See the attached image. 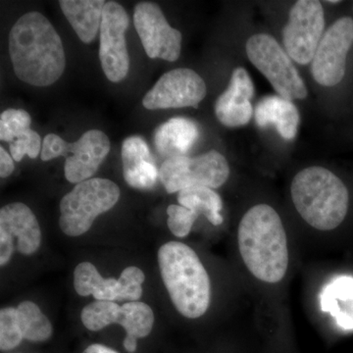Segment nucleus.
<instances>
[{
	"instance_id": "f257e3e1",
	"label": "nucleus",
	"mask_w": 353,
	"mask_h": 353,
	"mask_svg": "<svg viewBox=\"0 0 353 353\" xmlns=\"http://www.w3.org/2000/svg\"><path fill=\"white\" fill-rule=\"evenodd\" d=\"M9 54L16 76L34 87H48L66 67L63 43L50 20L32 11L11 28Z\"/></svg>"
},
{
	"instance_id": "f03ea898",
	"label": "nucleus",
	"mask_w": 353,
	"mask_h": 353,
	"mask_svg": "<svg viewBox=\"0 0 353 353\" xmlns=\"http://www.w3.org/2000/svg\"><path fill=\"white\" fill-rule=\"evenodd\" d=\"M241 259L253 277L277 284L289 267V248L284 224L268 204H257L246 211L238 229Z\"/></svg>"
},
{
	"instance_id": "7ed1b4c3",
	"label": "nucleus",
	"mask_w": 353,
	"mask_h": 353,
	"mask_svg": "<svg viewBox=\"0 0 353 353\" xmlns=\"http://www.w3.org/2000/svg\"><path fill=\"white\" fill-rule=\"evenodd\" d=\"M158 263L179 313L189 319L205 314L210 305V279L196 252L181 241H169L158 250Z\"/></svg>"
},
{
	"instance_id": "20e7f679",
	"label": "nucleus",
	"mask_w": 353,
	"mask_h": 353,
	"mask_svg": "<svg viewBox=\"0 0 353 353\" xmlns=\"http://www.w3.org/2000/svg\"><path fill=\"white\" fill-rule=\"evenodd\" d=\"M292 203L299 214L319 231H332L345 221L350 192L345 183L324 167L299 171L290 185Z\"/></svg>"
},
{
	"instance_id": "39448f33",
	"label": "nucleus",
	"mask_w": 353,
	"mask_h": 353,
	"mask_svg": "<svg viewBox=\"0 0 353 353\" xmlns=\"http://www.w3.org/2000/svg\"><path fill=\"white\" fill-rule=\"evenodd\" d=\"M120 189L108 179L92 178L77 183L60 201V229L69 236L87 233L95 218L119 201Z\"/></svg>"
},
{
	"instance_id": "423d86ee",
	"label": "nucleus",
	"mask_w": 353,
	"mask_h": 353,
	"mask_svg": "<svg viewBox=\"0 0 353 353\" xmlns=\"http://www.w3.org/2000/svg\"><path fill=\"white\" fill-rule=\"evenodd\" d=\"M110 146L108 137L99 130L85 132L75 143L50 134L44 137L41 158L43 161H50L57 157H66L65 178L70 183H80L97 173L108 157Z\"/></svg>"
},
{
	"instance_id": "0eeeda50",
	"label": "nucleus",
	"mask_w": 353,
	"mask_h": 353,
	"mask_svg": "<svg viewBox=\"0 0 353 353\" xmlns=\"http://www.w3.org/2000/svg\"><path fill=\"white\" fill-rule=\"evenodd\" d=\"M245 50L250 61L266 77L279 97L290 101L307 97V88L292 58L273 37L254 34L246 43Z\"/></svg>"
},
{
	"instance_id": "6e6552de",
	"label": "nucleus",
	"mask_w": 353,
	"mask_h": 353,
	"mask_svg": "<svg viewBox=\"0 0 353 353\" xmlns=\"http://www.w3.org/2000/svg\"><path fill=\"white\" fill-rule=\"evenodd\" d=\"M229 176L226 158L216 150L196 157L167 159L159 170L160 180L169 194L199 185L218 189L227 182Z\"/></svg>"
},
{
	"instance_id": "1a4fd4ad",
	"label": "nucleus",
	"mask_w": 353,
	"mask_h": 353,
	"mask_svg": "<svg viewBox=\"0 0 353 353\" xmlns=\"http://www.w3.org/2000/svg\"><path fill=\"white\" fill-rule=\"evenodd\" d=\"M325 28V13L321 2L299 0L290 11L283 31L285 51L301 65L312 62Z\"/></svg>"
},
{
	"instance_id": "9d476101",
	"label": "nucleus",
	"mask_w": 353,
	"mask_h": 353,
	"mask_svg": "<svg viewBox=\"0 0 353 353\" xmlns=\"http://www.w3.org/2000/svg\"><path fill=\"white\" fill-rule=\"evenodd\" d=\"M352 44V18L341 17L330 26L311 62V73L316 82L331 88L343 81Z\"/></svg>"
},
{
	"instance_id": "9b49d317",
	"label": "nucleus",
	"mask_w": 353,
	"mask_h": 353,
	"mask_svg": "<svg viewBox=\"0 0 353 353\" xmlns=\"http://www.w3.org/2000/svg\"><path fill=\"white\" fill-rule=\"evenodd\" d=\"M129 15L124 7L115 1L106 2L102 13L99 60L106 78L119 83L126 78L130 70L126 31Z\"/></svg>"
},
{
	"instance_id": "f8f14e48",
	"label": "nucleus",
	"mask_w": 353,
	"mask_h": 353,
	"mask_svg": "<svg viewBox=\"0 0 353 353\" xmlns=\"http://www.w3.org/2000/svg\"><path fill=\"white\" fill-rule=\"evenodd\" d=\"M134 23L148 57L174 62L182 50V34L169 25L161 8L153 2L134 7Z\"/></svg>"
},
{
	"instance_id": "ddd939ff",
	"label": "nucleus",
	"mask_w": 353,
	"mask_h": 353,
	"mask_svg": "<svg viewBox=\"0 0 353 353\" xmlns=\"http://www.w3.org/2000/svg\"><path fill=\"white\" fill-rule=\"evenodd\" d=\"M208 92L203 79L189 68L165 73L145 95L143 104L148 110L196 108Z\"/></svg>"
},
{
	"instance_id": "4468645a",
	"label": "nucleus",
	"mask_w": 353,
	"mask_h": 353,
	"mask_svg": "<svg viewBox=\"0 0 353 353\" xmlns=\"http://www.w3.org/2000/svg\"><path fill=\"white\" fill-rule=\"evenodd\" d=\"M17 239L18 252L31 255L39 250L41 231L36 215L21 202L7 204L0 210V265L8 263Z\"/></svg>"
},
{
	"instance_id": "2eb2a0df",
	"label": "nucleus",
	"mask_w": 353,
	"mask_h": 353,
	"mask_svg": "<svg viewBox=\"0 0 353 353\" xmlns=\"http://www.w3.org/2000/svg\"><path fill=\"white\" fill-rule=\"evenodd\" d=\"M254 95V85L250 74L238 67L232 74L229 87L218 97L215 114L221 124L229 128L245 126L253 115L250 99Z\"/></svg>"
},
{
	"instance_id": "dca6fc26",
	"label": "nucleus",
	"mask_w": 353,
	"mask_h": 353,
	"mask_svg": "<svg viewBox=\"0 0 353 353\" xmlns=\"http://www.w3.org/2000/svg\"><path fill=\"white\" fill-rule=\"evenodd\" d=\"M123 176L130 187L150 190L159 176L157 164L148 143L138 136L125 139L121 150Z\"/></svg>"
},
{
	"instance_id": "f3484780",
	"label": "nucleus",
	"mask_w": 353,
	"mask_h": 353,
	"mask_svg": "<svg viewBox=\"0 0 353 353\" xmlns=\"http://www.w3.org/2000/svg\"><path fill=\"white\" fill-rule=\"evenodd\" d=\"M199 138V129L194 121L176 117L160 125L154 132L155 150L167 159L185 157Z\"/></svg>"
},
{
	"instance_id": "a211bd4d",
	"label": "nucleus",
	"mask_w": 353,
	"mask_h": 353,
	"mask_svg": "<svg viewBox=\"0 0 353 353\" xmlns=\"http://www.w3.org/2000/svg\"><path fill=\"white\" fill-rule=\"evenodd\" d=\"M254 115L260 128L272 125L285 141L296 138L301 116L292 101L279 95L264 97L257 104Z\"/></svg>"
},
{
	"instance_id": "6ab92c4d",
	"label": "nucleus",
	"mask_w": 353,
	"mask_h": 353,
	"mask_svg": "<svg viewBox=\"0 0 353 353\" xmlns=\"http://www.w3.org/2000/svg\"><path fill=\"white\" fill-rule=\"evenodd\" d=\"M104 0H61L60 8L77 36L83 43H90L101 30Z\"/></svg>"
},
{
	"instance_id": "aec40b11",
	"label": "nucleus",
	"mask_w": 353,
	"mask_h": 353,
	"mask_svg": "<svg viewBox=\"0 0 353 353\" xmlns=\"http://www.w3.org/2000/svg\"><path fill=\"white\" fill-rule=\"evenodd\" d=\"M74 287L79 296H92L97 301H117V279L102 277L97 267L90 262H83L76 267Z\"/></svg>"
},
{
	"instance_id": "412c9836",
	"label": "nucleus",
	"mask_w": 353,
	"mask_h": 353,
	"mask_svg": "<svg viewBox=\"0 0 353 353\" xmlns=\"http://www.w3.org/2000/svg\"><path fill=\"white\" fill-rule=\"evenodd\" d=\"M178 201L183 208H189L199 215L205 216L206 219L214 226H219L224 221L221 214L222 199L210 188L199 185L181 190L178 194Z\"/></svg>"
},
{
	"instance_id": "4be33fe9",
	"label": "nucleus",
	"mask_w": 353,
	"mask_h": 353,
	"mask_svg": "<svg viewBox=\"0 0 353 353\" xmlns=\"http://www.w3.org/2000/svg\"><path fill=\"white\" fill-rule=\"evenodd\" d=\"M16 308L24 340L39 343L50 338L52 325L36 303L23 301Z\"/></svg>"
},
{
	"instance_id": "5701e85b",
	"label": "nucleus",
	"mask_w": 353,
	"mask_h": 353,
	"mask_svg": "<svg viewBox=\"0 0 353 353\" xmlns=\"http://www.w3.org/2000/svg\"><path fill=\"white\" fill-rule=\"evenodd\" d=\"M153 324L154 314L148 304L132 301L121 306L119 325L125 329L127 336L145 338L152 331Z\"/></svg>"
},
{
	"instance_id": "b1692460",
	"label": "nucleus",
	"mask_w": 353,
	"mask_h": 353,
	"mask_svg": "<svg viewBox=\"0 0 353 353\" xmlns=\"http://www.w3.org/2000/svg\"><path fill=\"white\" fill-rule=\"evenodd\" d=\"M120 313L121 306L116 301H95L83 307L81 319L85 328L97 332L109 325L119 324Z\"/></svg>"
},
{
	"instance_id": "393cba45",
	"label": "nucleus",
	"mask_w": 353,
	"mask_h": 353,
	"mask_svg": "<svg viewBox=\"0 0 353 353\" xmlns=\"http://www.w3.org/2000/svg\"><path fill=\"white\" fill-rule=\"evenodd\" d=\"M31 116L23 109H7L0 115V139L13 143L31 130Z\"/></svg>"
},
{
	"instance_id": "a878e982",
	"label": "nucleus",
	"mask_w": 353,
	"mask_h": 353,
	"mask_svg": "<svg viewBox=\"0 0 353 353\" xmlns=\"http://www.w3.org/2000/svg\"><path fill=\"white\" fill-rule=\"evenodd\" d=\"M23 340L17 308H2L0 311V350L2 352L14 350Z\"/></svg>"
},
{
	"instance_id": "bb28decb",
	"label": "nucleus",
	"mask_w": 353,
	"mask_h": 353,
	"mask_svg": "<svg viewBox=\"0 0 353 353\" xmlns=\"http://www.w3.org/2000/svg\"><path fill=\"white\" fill-rule=\"evenodd\" d=\"M118 280L117 301H139L143 296L145 273L136 266L127 267Z\"/></svg>"
},
{
	"instance_id": "cd10ccee",
	"label": "nucleus",
	"mask_w": 353,
	"mask_h": 353,
	"mask_svg": "<svg viewBox=\"0 0 353 353\" xmlns=\"http://www.w3.org/2000/svg\"><path fill=\"white\" fill-rule=\"evenodd\" d=\"M167 215L169 230L178 238H185L190 233V230L199 216L190 209L176 204H172L167 208Z\"/></svg>"
},
{
	"instance_id": "c85d7f7f",
	"label": "nucleus",
	"mask_w": 353,
	"mask_h": 353,
	"mask_svg": "<svg viewBox=\"0 0 353 353\" xmlns=\"http://www.w3.org/2000/svg\"><path fill=\"white\" fill-rule=\"evenodd\" d=\"M43 150V141L41 136L34 130H29L19 138L16 139L10 145V152L15 161L20 162L28 155L32 159H36Z\"/></svg>"
},
{
	"instance_id": "c756f323",
	"label": "nucleus",
	"mask_w": 353,
	"mask_h": 353,
	"mask_svg": "<svg viewBox=\"0 0 353 353\" xmlns=\"http://www.w3.org/2000/svg\"><path fill=\"white\" fill-rule=\"evenodd\" d=\"M14 162L12 157L7 153L3 146L0 148V176L7 178L13 173Z\"/></svg>"
},
{
	"instance_id": "7c9ffc66",
	"label": "nucleus",
	"mask_w": 353,
	"mask_h": 353,
	"mask_svg": "<svg viewBox=\"0 0 353 353\" xmlns=\"http://www.w3.org/2000/svg\"><path fill=\"white\" fill-rule=\"evenodd\" d=\"M83 353H119L112 348L105 347V345H99V343H94V345H90Z\"/></svg>"
},
{
	"instance_id": "2f4dec72",
	"label": "nucleus",
	"mask_w": 353,
	"mask_h": 353,
	"mask_svg": "<svg viewBox=\"0 0 353 353\" xmlns=\"http://www.w3.org/2000/svg\"><path fill=\"white\" fill-rule=\"evenodd\" d=\"M125 350L128 352L134 353L138 348V339L134 338V336H126L123 341Z\"/></svg>"
},
{
	"instance_id": "473e14b6",
	"label": "nucleus",
	"mask_w": 353,
	"mask_h": 353,
	"mask_svg": "<svg viewBox=\"0 0 353 353\" xmlns=\"http://www.w3.org/2000/svg\"><path fill=\"white\" fill-rule=\"evenodd\" d=\"M329 3H340V1H328Z\"/></svg>"
}]
</instances>
